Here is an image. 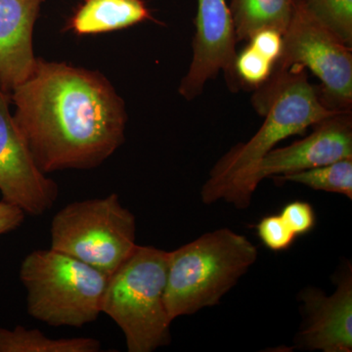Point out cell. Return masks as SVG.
Instances as JSON below:
<instances>
[{
    "label": "cell",
    "mask_w": 352,
    "mask_h": 352,
    "mask_svg": "<svg viewBox=\"0 0 352 352\" xmlns=\"http://www.w3.org/2000/svg\"><path fill=\"white\" fill-rule=\"evenodd\" d=\"M197 4L192 61L178 88L188 101L200 96L208 80L221 71L231 88L238 82L234 69L237 39L227 0H197Z\"/></svg>",
    "instance_id": "cell-9"
},
{
    "label": "cell",
    "mask_w": 352,
    "mask_h": 352,
    "mask_svg": "<svg viewBox=\"0 0 352 352\" xmlns=\"http://www.w3.org/2000/svg\"><path fill=\"white\" fill-rule=\"evenodd\" d=\"M143 0H85L69 28L78 36L106 34L152 20Z\"/></svg>",
    "instance_id": "cell-13"
},
{
    "label": "cell",
    "mask_w": 352,
    "mask_h": 352,
    "mask_svg": "<svg viewBox=\"0 0 352 352\" xmlns=\"http://www.w3.org/2000/svg\"><path fill=\"white\" fill-rule=\"evenodd\" d=\"M101 344L91 338L50 339L36 329L0 328V352H98Z\"/></svg>",
    "instance_id": "cell-15"
},
{
    "label": "cell",
    "mask_w": 352,
    "mask_h": 352,
    "mask_svg": "<svg viewBox=\"0 0 352 352\" xmlns=\"http://www.w3.org/2000/svg\"><path fill=\"white\" fill-rule=\"evenodd\" d=\"M44 0H0V87L10 94L36 65L34 30Z\"/></svg>",
    "instance_id": "cell-12"
},
{
    "label": "cell",
    "mask_w": 352,
    "mask_h": 352,
    "mask_svg": "<svg viewBox=\"0 0 352 352\" xmlns=\"http://www.w3.org/2000/svg\"><path fill=\"white\" fill-rule=\"evenodd\" d=\"M10 94L0 87V193L25 214L39 217L54 206L59 188L34 162L9 110Z\"/></svg>",
    "instance_id": "cell-8"
},
{
    "label": "cell",
    "mask_w": 352,
    "mask_h": 352,
    "mask_svg": "<svg viewBox=\"0 0 352 352\" xmlns=\"http://www.w3.org/2000/svg\"><path fill=\"white\" fill-rule=\"evenodd\" d=\"M254 107L264 116L261 129L245 143L234 146L215 164L201 191L203 203L220 200L247 208L256 192L252 176L261 160L278 143L342 112L324 105L308 82L307 69L300 66L274 69L270 80L258 88Z\"/></svg>",
    "instance_id": "cell-2"
},
{
    "label": "cell",
    "mask_w": 352,
    "mask_h": 352,
    "mask_svg": "<svg viewBox=\"0 0 352 352\" xmlns=\"http://www.w3.org/2000/svg\"><path fill=\"white\" fill-rule=\"evenodd\" d=\"M51 249L110 276L136 248V219L117 194L74 201L60 210L50 227Z\"/></svg>",
    "instance_id": "cell-6"
},
{
    "label": "cell",
    "mask_w": 352,
    "mask_h": 352,
    "mask_svg": "<svg viewBox=\"0 0 352 352\" xmlns=\"http://www.w3.org/2000/svg\"><path fill=\"white\" fill-rule=\"evenodd\" d=\"M25 215V212L17 206L3 200L0 201V236L12 232L22 226Z\"/></svg>",
    "instance_id": "cell-21"
},
{
    "label": "cell",
    "mask_w": 352,
    "mask_h": 352,
    "mask_svg": "<svg viewBox=\"0 0 352 352\" xmlns=\"http://www.w3.org/2000/svg\"><path fill=\"white\" fill-rule=\"evenodd\" d=\"M256 230L263 244L273 252L286 251L296 239V234L280 214L264 217L256 226Z\"/></svg>",
    "instance_id": "cell-19"
},
{
    "label": "cell",
    "mask_w": 352,
    "mask_h": 352,
    "mask_svg": "<svg viewBox=\"0 0 352 352\" xmlns=\"http://www.w3.org/2000/svg\"><path fill=\"white\" fill-rule=\"evenodd\" d=\"M307 138L287 147L274 148L261 160L252 176V186L268 177L310 170L352 157V126L349 113L315 124Z\"/></svg>",
    "instance_id": "cell-10"
},
{
    "label": "cell",
    "mask_w": 352,
    "mask_h": 352,
    "mask_svg": "<svg viewBox=\"0 0 352 352\" xmlns=\"http://www.w3.org/2000/svg\"><path fill=\"white\" fill-rule=\"evenodd\" d=\"M305 319L298 344L308 351H352V275L347 270L332 296L316 288L302 293Z\"/></svg>",
    "instance_id": "cell-11"
},
{
    "label": "cell",
    "mask_w": 352,
    "mask_h": 352,
    "mask_svg": "<svg viewBox=\"0 0 352 352\" xmlns=\"http://www.w3.org/2000/svg\"><path fill=\"white\" fill-rule=\"evenodd\" d=\"M296 0H229L234 31L238 41H248L263 29L286 32Z\"/></svg>",
    "instance_id": "cell-14"
},
{
    "label": "cell",
    "mask_w": 352,
    "mask_h": 352,
    "mask_svg": "<svg viewBox=\"0 0 352 352\" xmlns=\"http://www.w3.org/2000/svg\"><path fill=\"white\" fill-rule=\"evenodd\" d=\"M107 275L56 250H36L20 267L28 314L53 327L80 328L102 314Z\"/></svg>",
    "instance_id": "cell-5"
},
{
    "label": "cell",
    "mask_w": 352,
    "mask_h": 352,
    "mask_svg": "<svg viewBox=\"0 0 352 352\" xmlns=\"http://www.w3.org/2000/svg\"><path fill=\"white\" fill-rule=\"evenodd\" d=\"M280 215L296 237L311 232L316 223L314 208L307 201H291L284 206Z\"/></svg>",
    "instance_id": "cell-20"
},
{
    "label": "cell",
    "mask_w": 352,
    "mask_h": 352,
    "mask_svg": "<svg viewBox=\"0 0 352 352\" xmlns=\"http://www.w3.org/2000/svg\"><path fill=\"white\" fill-rule=\"evenodd\" d=\"M275 182H294L315 191L340 194L352 200V157L310 170L275 176Z\"/></svg>",
    "instance_id": "cell-16"
},
{
    "label": "cell",
    "mask_w": 352,
    "mask_h": 352,
    "mask_svg": "<svg viewBox=\"0 0 352 352\" xmlns=\"http://www.w3.org/2000/svg\"><path fill=\"white\" fill-rule=\"evenodd\" d=\"M10 98L14 120L45 175L97 168L124 143L126 106L98 72L36 58Z\"/></svg>",
    "instance_id": "cell-1"
},
{
    "label": "cell",
    "mask_w": 352,
    "mask_h": 352,
    "mask_svg": "<svg viewBox=\"0 0 352 352\" xmlns=\"http://www.w3.org/2000/svg\"><path fill=\"white\" fill-rule=\"evenodd\" d=\"M300 66L321 82V101L331 110L349 113L352 105L351 48L340 43L296 0L283 34V50L274 69Z\"/></svg>",
    "instance_id": "cell-7"
},
{
    "label": "cell",
    "mask_w": 352,
    "mask_h": 352,
    "mask_svg": "<svg viewBox=\"0 0 352 352\" xmlns=\"http://www.w3.org/2000/svg\"><path fill=\"white\" fill-rule=\"evenodd\" d=\"M258 256L251 241L228 228L168 252L164 302L170 320L219 305Z\"/></svg>",
    "instance_id": "cell-3"
},
{
    "label": "cell",
    "mask_w": 352,
    "mask_h": 352,
    "mask_svg": "<svg viewBox=\"0 0 352 352\" xmlns=\"http://www.w3.org/2000/svg\"><path fill=\"white\" fill-rule=\"evenodd\" d=\"M302 3L322 27L351 48L352 0H302Z\"/></svg>",
    "instance_id": "cell-17"
},
{
    "label": "cell",
    "mask_w": 352,
    "mask_h": 352,
    "mask_svg": "<svg viewBox=\"0 0 352 352\" xmlns=\"http://www.w3.org/2000/svg\"><path fill=\"white\" fill-rule=\"evenodd\" d=\"M168 261V252L138 245L108 277L101 311L122 331L129 352H152L170 342Z\"/></svg>",
    "instance_id": "cell-4"
},
{
    "label": "cell",
    "mask_w": 352,
    "mask_h": 352,
    "mask_svg": "<svg viewBox=\"0 0 352 352\" xmlns=\"http://www.w3.org/2000/svg\"><path fill=\"white\" fill-rule=\"evenodd\" d=\"M276 62L251 44H248L247 47L236 56L234 69L238 82L248 87L258 88L270 80Z\"/></svg>",
    "instance_id": "cell-18"
}]
</instances>
